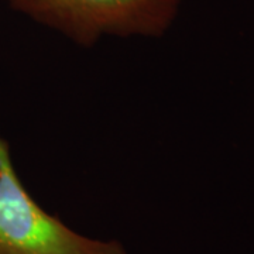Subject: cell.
I'll return each mask as SVG.
<instances>
[{
  "instance_id": "6da1fadb",
  "label": "cell",
  "mask_w": 254,
  "mask_h": 254,
  "mask_svg": "<svg viewBox=\"0 0 254 254\" xmlns=\"http://www.w3.org/2000/svg\"><path fill=\"white\" fill-rule=\"evenodd\" d=\"M4 1L13 10L83 47H92L103 36H164L181 4V0Z\"/></svg>"
},
{
  "instance_id": "7a4b0ae2",
  "label": "cell",
  "mask_w": 254,
  "mask_h": 254,
  "mask_svg": "<svg viewBox=\"0 0 254 254\" xmlns=\"http://www.w3.org/2000/svg\"><path fill=\"white\" fill-rule=\"evenodd\" d=\"M0 254H127L116 240L76 233L28 192L0 137Z\"/></svg>"
}]
</instances>
